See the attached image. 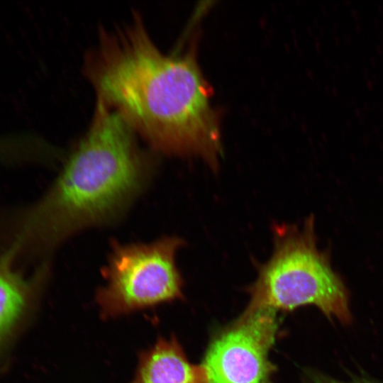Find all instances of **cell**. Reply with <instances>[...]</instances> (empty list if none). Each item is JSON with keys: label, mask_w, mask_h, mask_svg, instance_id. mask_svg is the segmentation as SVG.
<instances>
[{"label": "cell", "mask_w": 383, "mask_h": 383, "mask_svg": "<svg viewBox=\"0 0 383 383\" xmlns=\"http://www.w3.org/2000/svg\"><path fill=\"white\" fill-rule=\"evenodd\" d=\"M84 72L97 100L155 151L200 157L217 170L218 121L194 53H164L134 13L128 23L101 31Z\"/></svg>", "instance_id": "6da1fadb"}, {"label": "cell", "mask_w": 383, "mask_h": 383, "mask_svg": "<svg viewBox=\"0 0 383 383\" xmlns=\"http://www.w3.org/2000/svg\"><path fill=\"white\" fill-rule=\"evenodd\" d=\"M115 110L97 101L87 131L36 200L0 211V254L30 270L67 238L118 221L145 191L151 156Z\"/></svg>", "instance_id": "7a4b0ae2"}, {"label": "cell", "mask_w": 383, "mask_h": 383, "mask_svg": "<svg viewBox=\"0 0 383 383\" xmlns=\"http://www.w3.org/2000/svg\"><path fill=\"white\" fill-rule=\"evenodd\" d=\"M270 259L257 264V277L248 288V310H293L313 305L328 318L351 320L348 290L332 267L330 255L317 245L313 216L301 225L274 224Z\"/></svg>", "instance_id": "3957f363"}, {"label": "cell", "mask_w": 383, "mask_h": 383, "mask_svg": "<svg viewBox=\"0 0 383 383\" xmlns=\"http://www.w3.org/2000/svg\"><path fill=\"white\" fill-rule=\"evenodd\" d=\"M184 244L176 236L150 243H112L96 300L105 318H114L182 298L176 255Z\"/></svg>", "instance_id": "277c9868"}, {"label": "cell", "mask_w": 383, "mask_h": 383, "mask_svg": "<svg viewBox=\"0 0 383 383\" xmlns=\"http://www.w3.org/2000/svg\"><path fill=\"white\" fill-rule=\"evenodd\" d=\"M277 329L275 311L246 309L209 345L202 365L208 383H270Z\"/></svg>", "instance_id": "5b68a950"}, {"label": "cell", "mask_w": 383, "mask_h": 383, "mask_svg": "<svg viewBox=\"0 0 383 383\" xmlns=\"http://www.w3.org/2000/svg\"><path fill=\"white\" fill-rule=\"evenodd\" d=\"M51 267L46 262L25 270L0 255V355L35 306L50 277Z\"/></svg>", "instance_id": "8992f818"}, {"label": "cell", "mask_w": 383, "mask_h": 383, "mask_svg": "<svg viewBox=\"0 0 383 383\" xmlns=\"http://www.w3.org/2000/svg\"><path fill=\"white\" fill-rule=\"evenodd\" d=\"M131 383H208L202 365L192 364L177 339L159 337L142 351Z\"/></svg>", "instance_id": "52a82bcc"}, {"label": "cell", "mask_w": 383, "mask_h": 383, "mask_svg": "<svg viewBox=\"0 0 383 383\" xmlns=\"http://www.w3.org/2000/svg\"><path fill=\"white\" fill-rule=\"evenodd\" d=\"M309 383H376L365 378H355L350 381H342L320 372L308 374Z\"/></svg>", "instance_id": "ba28073f"}]
</instances>
